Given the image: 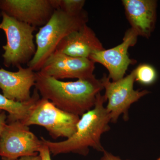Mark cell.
I'll use <instances>...</instances> for the list:
<instances>
[{"label":"cell","mask_w":160,"mask_h":160,"mask_svg":"<svg viewBox=\"0 0 160 160\" xmlns=\"http://www.w3.org/2000/svg\"><path fill=\"white\" fill-rule=\"evenodd\" d=\"M35 87L42 98L60 109L81 116L94 107L98 93L104 89L95 77L63 82L36 72Z\"/></svg>","instance_id":"1"},{"label":"cell","mask_w":160,"mask_h":160,"mask_svg":"<svg viewBox=\"0 0 160 160\" xmlns=\"http://www.w3.org/2000/svg\"><path fill=\"white\" fill-rule=\"evenodd\" d=\"M104 95L98 93L93 108L85 112L80 118L74 134L67 139L52 142L41 138L43 144L48 146L54 156L73 153L86 156L90 148L103 152L105 149L101 143V138L110 129L111 119L104 104Z\"/></svg>","instance_id":"2"},{"label":"cell","mask_w":160,"mask_h":160,"mask_svg":"<svg viewBox=\"0 0 160 160\" xmlns=\"http://www.w3.org/2000/svg\"><path fill=\"white\" fill-rule=\"evenodd\" d=\"M87 12L72 15L60 9L54 10L45 25L40 27L35 35L36 52L28 67L35 72L40 71L45 61L53 53L58 45L65 37L87 24Z\"/></svg>","instance_id":"3"},{"label":"cell","mask_w":160,"mask_h":160,"mask_svg":"<svg viewBox=\"0 0 160 160\" xmlns=\"http://www.w3.org/2000/svg\"><path fill=\"white\" fill-rule=\"evenodd\" d=\"M0 29L5 32L6 45L2 46L3 64L7 68L28 64L36 52L33 32L36 28L2 13Z\"/></svg>","instance_id":"4"},{"label":"cell","mask_w":160,"mask_h":160,"mask_svg":"<svg viewBox=\"0 0 160 160\" xmlns=\"http://www.w3.org/2000/svg\"><path fill=\"white\" fill-rule=\"evenodd\" d=\"M80 118L79 116L62 110L49 100L42 98L22 122L28 126H42L54 139L61 137L67 139L75 132Z\"/></svg>","instance_id":"5"},{"label":"cell","mask_w":160,"mask_h":160,"mask_svg":"<svg viewBox=\"0 0 160 160\" xmlns=\"http://www.w3.org/2000/svg\"><path fill=\"white\" fill-rule=\"evenodd\" d=\"M100 80L105 90L104 95L108 102L106 108L112 123H116L121 115H123L125 121L129 120V110L131 105L150 93L146 89H134V69L128 75L117 81H111L106 74Z\"/></svg>","instance_id":"6"},{"label":"cell","mask_w":160,"mask_h":160,"mask_svg":"<svg viewBox=\"0 0 160 160\" xmlns=\"http://www.w3.org/2000/svg\"><path fill=\"white\" fill-rule=\"evenodd\" d=\"M41 140L21 121L7 123L0 136V156L10 159L37 155Z\"/></svg>","instance_id":"7"},{"label":"cell","mask_w":160,"mask_h":160,"mask_svg":"<svg viewBox=\"0 0 160 160\" xmlns=\"http://www.w3.org/2000/svg\"><path fill=\"white\" fill-rule=\"evenodd\" d=\"M95 63L89 58L72 57L55 51L38 72L58 80L90 78L95 77Z\"/></svg>","instance_id":"8"},{"label":"cell","mask_w":160,"mask_h":160,"mask_svg":"<svg viewBox=\"0 0 160 160\" xmlns=\"http://www.w3.org/2000/svg\"><path fill=\"white\" fill-rule=\"evenodd\" d=\"M138 36L133 29L129 28L125 32L121 44L110 49L95 52L89 59L106 67L111 81L121 79L125 77L129 65L136 63L135 60L129 58L128 50L136 44Z\"/></svg>","instance_id":"9"},{"label":"cell","mask_w":160,"mask_h":160,"mask_svg":"<svg viewBox=\"0 0 160 160\" xmlns=\"http://www.w3.org/2000/svg\"><path fill=\"white\" fill-rule=\"evenodd\" d=\"M2 11L36 28L45 25L55 9L51 0H1Z\"/></svg>","instance_id":"10"},{"label":"cell","mask_w":160,"mask_h":160,"mask_svg":"<svg viewBox=\"0 0 160 160\" xmlns=\"http://www.w3.org/2000/svg\"><path fill=\"white\" fill-rule=\"evenodd\" d=\"M126 18L138 35L149 38L155 28L157 17L156 0H123Z\"/></svg>","instance_id":"11"},{"label":"cell","mask_w":160,"mask_h":160,"mask_svg":"<svg viewBox=\"0 0 160 160\" xmlns=\"http://www.w3.org/2000/svg\"><path fill=\"white\" fill-rule=\"evenodd\" d=\"M18 71H8L0 69V89L3 95L9 99L17 102H27L31 99L30 90L35 85L36 72L22 66Z\"/></svg>","instance_id":"12"},{"label":"cell","mask_w":160,"mask_h":160,"mask_svg":"<svg viewBox=\"0 0 160 160\" xmlns=\"http://www.w3.org/2000/svg\"><path fill=\"white\" fill-rule=\"evenodd\" d=\"M105 49L94 32L86 24L65 37L55 51L72 57L89 59L93 52Z\"/></svg>","instance_id":"13"},{"label":"cell","mask_w":160,"mask_h":160,"mask_svg":"<svg viewBox=\"0 0 160 160\" xmlns=\"http://www.w3.org/2000/svg\"><path fill=\"white\" fill-rule=\"evenodd\" d=\"M40 98L39 93L36 88L31 99L23 102L9 99L0 93V110L9 113L7 123L17 121L23 122L28 117L32 109Z\"/></svg>","instance_id":"14"},{"label":"cell","mask_w":160,"mask_h":160,"mask_svg":"<svg viewBox=\"0 0 160 160\" xmlns=\"http://www.w3.org/2000/svg\"><path fill=\"white\" fill-rule=\"evenodd\" d=\"M134 70L135 81L143 86H150L157 80L158 72L156 69L150 64H141Z\"/></svg>","instance_id":"15"},{"label":"cell","mask_w":160,"mask_h":160,"mask_svg":"<svg viewBox=\"0 0 160 160\" xmlns=\"http://www.w3.org/2000/svg\"><path fill=\"white\" fill-rule=\"evenodd\" d=\"M55 9H60L72 15L79 14L84 10L85 0H51Z\"/></svg>","instance_id":"16"},{"label":"cell","mask_w":160,"mask_h":160,"mask_svg":"<svg viewBox=\"0 0 160 160\" xmlns=\"http://www.w3.org/2000/svg\"><path fill=\"white\" fill-rule=\"evenodd\" d=\"M50 151L48 146L42 143V146L39 151V154L42 160H51Z\"/></svg>","instance_id":"17"},{"label":"cell","mask_w":160,"mask_h":160,"mask_svg":"<svg viewBox=\"0 0 160 160\" xmlns=\"http://www.w3.org/2000/svg\"><path fill=\"white\" fill-rule=\"evenodd\" d=\"M103 155L100 160H130L129 159L124 160L121 158L119 156L115 155L109 152L105 151L102 152Z\"/></svg>","instance_id":"18"},{"label":"cell","mask_w":160,"mask_h":160,"mask_svg":"<svg viewBox=\"0 0 160 160\" xmlns=\"http://www.w3.org/2000/svg\"><path fill=\"white\" fill-rule=\"evenodd\" d=\"M7 119L5 112L0 110V136L7 124Z\"/></svg>","instance_id":"19"},{"label":"cell","mask_w":160,"mask_h":160,"mask_svg":"<svg viewBox=\"0 0 160 160\" xmlns=\"http://www.w3.org/2000/svg\"><path fill=\"white\" fill-rule=\"evenodd\" d=\"M2 160H42L39 154L37 155L23 157L16 159H10L7 158H2Z\"/></svg>","instance_id":"20"},{"label":"cell","mask_w":160,"mask_h":160,"mask_svg":"<svg viewBox=\"0 0 160 160\" xmlns=\"http://www.w3.org/2000/svg\"><path fill=\"white\" fill-rule=\"evenodd\" d=\"M2 6H1V0H0V17H2Z\"/></svg>","instance_id":"21"},{"label":"cell","mask_w":160,"mask_h":160,"mask_svg":"<svg viewBox=\"0 0 160 160\" xmlns=\"http://www.w3.org/2000/svg\"><path fill=\"white\" fill-rule=\"evenodd\" d=\"M157 160H160V157L159 158H158V159Z\"/></svg>","instance_id":"22"}]
</instances>
